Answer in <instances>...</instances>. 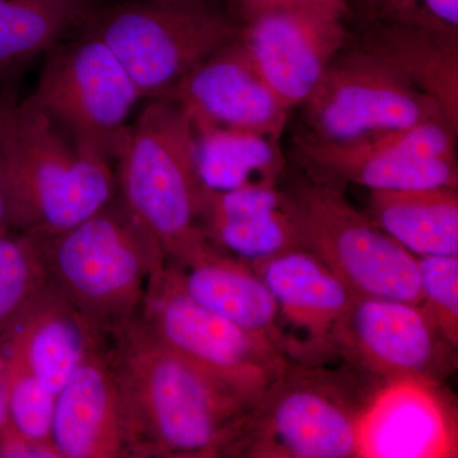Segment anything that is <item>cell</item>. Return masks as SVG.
Masks as SVG:
<instances>
[{
    "label": "cell",
    "mask_w": 458,
    "mask_h": 458,
    "mask_svg": "<svg viewBox=\"0 0 458 458\" xmlns=\"http://www.w3.org/2000/svg\"><path fill=\"white\" fill-rule=\"evenodd\" d=\"M106 345L122 379L131 458L225 457L264 394L195 366L138 321Z\"/></svg>",
    "instance_id": "cell-1"
},
{
    "label": "cell",
    "mask_w": 458,
    "mask_h": 458,
    "mask_svg": "<svg viewBox=\"0 0 458 458\" xmlns=\"http://www.w3.org/2000/svg\"><path fill=\"white\" fill-rule=\"evenodd\" d=\"M0 149L14 231L56 236L117 195L114 162L72 140L26 101L0 96Z\"/></svg>",
    "instance_id": "cell-2"
},
{
    "label": "cell",
    "mask_w": 458,
    "mask_h": 458,
    "mask_svg": "<svg viewBox=\"0 0 458 458\" xmlns=\"http://www.w3.org/2000/svg\"><path fill=\"white\" fill-rule=\"evenodd\" d=\"M117 194L164 250L188 267L222 254L201 228L204 186L188 114L172 99H149L114 156Z\"/></svg>",
    "instance_id": "cell-3"
},
{
    "label": "cell",
    "mask_w": 458,
    "mask_h": 458,
    "mask_svg": "<svg viewBox=\"0 0 458 458\" xmlns=\"http://www.w3.org/2000/svg\"><path fill=\"white\" fill-rule=\"evenodd\" d=\"M38 238L50 285L104 343L140 318L153 276L167 265L119 194L73 228Z\"/></svg>",
    "instance_id": "cell-4"
},
{
    "label": "cell",
    "mask_w": 458,
    "mask_h": 458,
    "mask_svg": "<svg viewBox=\"0 0 458 458\" xmlns=\"http://www.w3.org/2000/svg\"><path fill=\"white\" fill-rule=\"evenodd\" d=\"M381 384L346 363L328 369L289 361L225 457L358 458L361 417Z\"/></svg>",
    "instance_id": "cell-5"
},
{
    "label": "cell",
    "mask_w": 458,
    "mask_h": 458,
    "mask_svg": "<svg viewBox=\"0 0 458 458\" xmlns=\"http://www.w3.org/2000/svg\"><path fill=\"white\" fill-rule=\"evenodd\" d=\"M113 51L143 98H165L240 25L219 0H93L78 23Z\"/></svg>",
    "instance_id": "cell-6"
},
{
    "label": "cell",
    "mask_w": 458,
    "mask_h": 458,
    "mask_svg": "<svg viewBox=\"0 0 458 458\" xmlns=\"http://www.w3.org/2000/svg\"><path fill=\"white\" fill-rule=\"evenodd\" d=\"M283 191L298 249L324 262L352 294L419 304L417 256L355 209L342 188L302 174Z\"/></svg>",
    "instance_id": "cell-7"
},
{
    "label": "cell",
    "mask_w": 458,
    "mask_h": 458,
    "mask_svg": "<svg viewBox=\"0 0 458 458\" xmlns=\"http://www.w3.org/2000/svg\"><path fill=\"white\" fill-rule=\"evenodd\" d=\"M141 99L113 51L95 36L74 30L47 51L38 86L25 101L72 140L114 162Z\"/></svg>",
    "instance_id": "cell-8"
},
{
    "label": "cell",
    "mask_w": 458,
    "mask_h": 458,
    "mask_svg": "<svg viewBox=\"0 0 458 458\" xmlns=\"http://www.w3.org/2000/svg\"><path fill=\"white\" fill-rule=\"evenodd\" d=\"M300 108L297 135L325 144L352 143L445 117L432 98L352 42L334 56Z\"/></svg>",
    "instance_id": "cell-9"
},
{
    "label": "cell",
    "mask_w": 458,
    "mask_h": 458,
    "mask_svg": "<svg viewBox=\"0 0 458 458\" xmlns=\"http://www.w3.org/2000/svg\"><path fill=\"white\" fill-rule=\"evenodd\" d=\"M457 131L445 117H437L352 143H318L295 135L292 157L303 174L337 188H458Z\"/></svg>",
    "instance_id": "cell-10"
},
{
    "label": "cell",
    "mask_w": 458,
    "mask_h": 458,
    "mask_svg": "<svg viewBox=\"0 0 458 458\" xmlns=\"http://www.w3.org/2000/svg\"><path fill=\"white\" fill-rule=\"evenodd\" d=\"M137 321L148 335L195 366L260 393L289 363L267 340L192 300L170 264L153 276Z\"/></svg>",
    "instance_id": "cell-11"
},
{
    "label": "cell",
    "mask_w": 458,
    "mask_h": 458,
    "mask_svg": "<svg viewBox=\"0 0 458 458\" xmlns=\"http://www.w3.org/2000/svg\"><path fill=\"white\" fill-rule=\"evenodd\" d=\"M337 360L377 381L445 385L457 369L445 342L419 304L355 295L335 333Z\"/></svg>",
    "instance_id": "cell-12"
},
{
    "label": "cell",
    "mask_w": 458,
    "mask_h": 458,
    "mask_svg": "<svg viewBox=\"0 0 458 458\" xmlns=\"http://www.w3.org/2000/svg\"><path fill=\"white\" fill-rule=\"evenodd\" d=\"M348 18L318 7H285L240 25L238 40L267 86L293 110L311 95L334 56L348 47Z\"/></svg>",
    "instance_id": "cell-13"
},
{
    "label": "cell",
    "mask_w": 458,
    "mask_h": 458,
    "mask_svg": "<svg viewBox=\"0 0 458 458\" xmlns=\"http://www.w3.org/2000/svg\"><path fill=\"white\" fill-rule=\"evenodd\" d=\"M278 309L280 346L292 363L337 360L335 333L355 295L324 262L302 249L250 265Z\"/></svg>",
    "instance_id": "cell-14"
},
{
    "label": "cell",
    "mask_w": 458,
    "mask_h": 458,
    "mask_svg": "<svg viewBox=\"0 0 458 458\" xmlns=\"http://www.w3.org/2000/svg\"><path fill=\"white\" fill-rule=\"evenodd\" d=\"M165 99L183 108L194 129L250 131L276 140L292 111L252 64L238 33L199 63Z\"/></svg>",
    "instance_id": "cell-15"
},
{
    "label": "cell",
    "mask_w": 458,
    "mask_h": 458,
    "mask_svg": "<svg viewBox=\"0 0 458 458\" xmlns=\"http://www.w3.org/2000/svg\"><path fill=\"white\" fill-rule=\"evenodd\" d=\"M456 400L445 385L382 382L364 410L358 458L458 456Z\"/></svg>",
    "instance_id": "cell-16"
},
{
    "label": "cell",
    "mask_w": 458,
    "mask_h": 458,
    "mask_svg": "<svg viewBox=\"0 0 458 458\" xmlns=\"http://www.w3.org/2000/svg\"><path fill=\"white\" fill-rule=\"evenodd\" d=\"M50 438L57 458H131L122 379L106 344L90 349L56 394Z\"/></svg>",
    "instance_id": "cell-17"
},
{
    "label": "cell",
    "mask_w": 458,
    "mask_h": 458,
    "mask_svg": "<svg viewBox=\"0 0 458 458\" xmlns=\"http://www.w3.org/2000/svg\"><path fill=\"white\" fill-rule=\"evenodd\" d=\"M200 222L219 251L247 265L298 249L293 219L279 186L229 191L204 188Z\"/></svg>",
    "instance_id": "cell-18"
},
{
    "label": "cell",
    "mask_w": 458,
    "mask_h": 458,
    "mask_svg": "<svg viewBox=\"0 0 458 458\" xmlns=\"http://www.w3.org/2000/svg\"><path fill=\"white\" fill-rule=\"evenodd\" d=\"M99 344L104 342L49 283L3 337L0 355L20 361L56 394Z\"/></svg>",
    "instance_id": "cell-19"
},
{
    "label": "cell",
    "mask_w": 458,
    "mask_h": 458,
    "mask_svg": "<svg viewBox=\"0 0 458 458\" xmlns=\"http://www.w3.org/2000/svg\"><path fill=\"white\" fill-rule=\"evenodd\" d=\"M360 29L352 44L432 98L458 131V33L394 23H367Z\"/></svg>",
    "instance_id": "cell-20"
},
{
    "label": "cell",
    "mask_w": 458,
    "mask_h": 458,
    "mask_svg": "<svg viewBox=\"0 0 458 458\" xmlns=\"http://www.w3.org/2000/svg\"><path fill=\"white\" fill-rule=\"evenodd\" d=\"M174 267L192 300L282 352L276 301L250 265L216 254L191 267Z\"/></svg>",
    "instance_id": "cell-21"
},
{
    "label": "cell",
    "mask_w": 458,
    "mask_h": 458,
    "mask_svg": "<svg viewBox=\"0 0 458 458\" xmlns=\"http://www.w3.org/2000/svg\"><path fill=\"white\" fill-rule=\"evenodd\" d=\"M369 216L414 256L458 255V190L370 191Z\"/></svg>",
    "instance_id": "cell-22"
},
{
    "label": "cell",
    "mask_w": 458,
    "mask_h": 458,
    "mask_svg": "<svg viewBox=\"0 0 458 458\" xmlns=\"http://www.w3.org/2000/svg\"><path fill=\"white\" fill-rule=\"evenodd\" d=\"M194 132L199 177L205 189L229 191L279 185L285 168L280 140L222 129H194Z\"/></svg>",
    "instance_id": "cell-23"
},
{
    "label": "cell",
    "mask_w": 458,
    "mask_h": 458,
    "mask_svg": "<svg viewBox=\"0 0 458 458\" xmlns=\"http://www.w3.org/2000/svg\"><path fill=\"white\" fill-rule=\"evenodd\" d=\"M93 0H0V80L77 29Z\"/></svg>",
    "instance_id": "cell-24"
},
{
    "label": "cell",
    "mask_w": 458,
    "mask_h": 458,
    "mask_svg": "<svg viewBox=\"0 0 458 458\" xmlns=\"http://www.w3.org/2000/svg\"><path fill=\"white\" fill-rule=\"evenodd\" d=\"M47 284L38 238L14 229L0 234V342Z\"/></svg>",
    "instance_id": "cell-25"
},
{
    "label": "cell",
    "mask_w": 458,
    "mask_h": 458,
    "mask_svg": "<svg viewBox=\"0 0 458 458\" xmlns=\"http://www.w3.org/2000/svg\"><path fill=\"white\" fill-rule=\"evenodd\" d=\"M0 381L7 412L5 426L23 438L55 452L50 434L56 394L23 364L4 355H0Z\"/></svg>",
    "instance_id": "cell-26"
},
{
    "label": "cell",
    "mask_w": 458,
    "mask_h": 458,
    "mask_svg": "<svg viewBox=\"0 0 458 458\" xmlns=\"http://www.w3.org/2000/svg\"><path fill=\"white\" fill-rule=\"evenodd\" d=\"M419 307L430 324L458 348V255L419 256Z\"/></svg>",
    "instance_id": "cell-27"
},
{
    "label": "cell",
    "mask_w": 458,
    "mask_h": 458,
    "mask_svg": "<svg viewBox=\"0 0 458 458\" xmlns=\"http://www.w3.org/2000/svg\"><path fill=\"white\" fill-rule=\"evenodd\" d=\"M360 25L394 23L458 33V0H348Z\"/></svg>",
    "instance_id": "cell-28"
},
{
    "label": "cell",
    "mask_w": 458,
    "mask_h": 458,
    "mask_svg": "<svg viewBox=\"0 0 458 458\" xmlns=\"http://www.w3.org/2000/svg\"><path fill=\"white\" fill-rule=\"evenodd\" d=\"M225 12L238 25L273 9L285 7H318L330 9L352 20L348 0H219Z\"/></svg>",
    "instance_id": "cell-29"
},
{
    "label": "cell",
    "mask_w": 458,
    "mask_h": 458,
    "mask_svg": "<svg viewBox=\"0 0 458 458\" xmlns=\"http://www.w3.org/2000/svg\"><path fill=\"white\" fill-rule=\"evenodd\" d=\"M9 203L7 180H5L4 162L0 149V234L9 231Z\"/></svg>",
    "instance_id": "cell-30"
},
{
    "label": "cell",
    "mask_w": 458,
    "mask_h": 458,
    "mask_svg": "<svg viewBox=\"0 0 458 458\" xmlns=\"http://www.w3.org/2000/svg\"><path fill=\"white\" fill-rule=\"evenodd\" d=\"M7 424V412H5L4 393H3L2 381H0V429Z\"/></svg>",
    "instance_id": "cell-31"
}]
</instances>
